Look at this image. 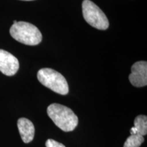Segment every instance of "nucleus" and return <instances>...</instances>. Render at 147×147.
<instances>
[{
  "label": "nucleus",
  "mask_w": 147,
  "mask_h": 147,
  "mask_svg": "<svg viewBox=\"0 0 147 147\" xmlns=\"http://www.w3.org/2000/svg\"><path fill=\"white\" fill-rule=\"evenodd\" d=\"M49 117L63 131H71L78 125V119L70 108L59 104H52L47 108Z\"/></svg>",
  "instance_id": "f257e3e1"
},
{
  "label": "nucleus",
  "mask_w": 147,
  "mask_h": 147,
  "mask_svg": "<svg viewBox=\"0 0 147 147\" xmlns=\"http://www.w3.org/2000/svg\"><path fill=\"white\" fill-rule=\"evenodd\" d=\"M11 36L16 41L29 46H36L42 41L41 32L37 27L25 21H19L10 29Z\"/></svg>",
  "instance_id": "f03ea898"
},
{
  "label": "nucleus",
  "mask_w": 147,
  "mask_h": 147,
  "mask_svg": "<svg viewBox=\"0 0 147 147\" xmlns=\"http://www.w3.org/2000/svg\"><path fill=\"white\" fill-rule=\"evenodd\" d=\"M37 77L40 83L55 93L63 95L68 93L67 80L58 71L51 68H42L38 71Z\"/></svg>",
  "instance_id": "7ed1b4c3"
},
{
  "label": "nucleus",
  "mask_w": 147,
  "mask_h": 147,
  "mask_svg": "<svg viewBox=\"0 0 147 147\" xmlns=\"http://www.w3.org/2000/svg\"><path fill=\"white\" fill-rule=\"evenodd\" d=\"M82 14L87 23L100 30H106L109 27L106 14L91 0H84L82 4Z\"/></svg>",
  "instance_id": "20e7f679"
},
{
  "label": "nucleus",
  "mask_w": 147,
  "mask_h": 147,
  "mask_svg": "<svg viewBox=\"0 0 147 147\" xmlns=\"http://www.w3.org/2000/svg\"><path fill=\"white\" fill-rule=\"evenodd\" d=\"M131 73L129 80L132 85L136 87H142L147 84V63L146 61L136 62L131 66Z\"/></svg>",
  "instance_id": "39448f33"
},
{
  "label": "nucleus",
  "mask_w": 147,
  "mask_h": 147,
  "mask_svg": "<svg viewBox=\"0 0 147 147\" xmlns=\"http://www.w3.org/2000/svg\"><path fill=\"white\" fill-rule=\"evenodd\" d=\"M19 68L17 58L8 51L0 49V71L6 76H13Z\"/></svg>",
  "instance_id": "423d86ee"
},
{
  "label": "nucleus",
  "mask_w": 147,
  "mask_h": 147,
  "mask_svg": "<svg viewBox=\"0 0 147 147\" xmlns=\"http://www.w3.org/2000/svg\"><path fill=\"white\" fill-rule=\"evenodd\" d=\"M17 126L23 142L25 143L32 142L35 134V127L32 121L26 118H21L18 120Z\"/></svg>",
  "instance_id": "0eeeda50"
},
{
  "label": "nucleus",
  "mask_w": 147,
  "mask_h": 147,
  "mask_svg": "<svg viewBox=\"0 0 147 147\" xmlns=\"http://www.w3.org/2000/svg\"><path fill=\"white\" fill-rule=\"evenodd\" d=\"M137 134L145 136L147 134V117L144 115L138 116L134 121L133 127Z\"/></svg>",
  "instance_id": "6e6552de"
},
{
  "label": "nucleus",
  "mask_w": 147,
  "mask_h": 147,
  "mask_svg": "<svg viewBox=\"0 0 147 147\" xmlns=\"http://www.w3.org/2000/svg\"><path fill=\"white\" fill-rule=\"evenodd\" d=\"M144 137L139 134H131L126 140L123 147H140L144 142Z\"/></svg>",
  "instance_id": "1a4fd4ad"
},
{
  "label": "nucleus",
  "mask_w": 147,
  "mask_h": 147,
  "mask_svg": "<svg viewBox=\"0 0 147 147\" xmlns=\"http://www.w3.org/2000/svg\"><path fill=\"white\" fill-rule=\"evenodd\" d=\"M46 146L47 147H65L63 144L58 142L53 139L47 140L46 142Z\"/></svg>",
  "instance_id": "9d476101"
},
{
  "label": "nucleus",
  "mask_w": 147,
  "mask_h": 147,
  "mask_svg": "<svg viewBox=\"0 0 147 147\" xmlns=\"http://www.w3.org/2000/svg\"><path fill=\"white\" fill-rule=\"evenodd\" d=\"M23 1H32V0H23Z\"/></svg>",
  "instance_id": "9b49d317"
}]
</instances>
